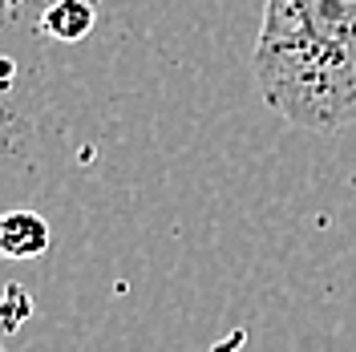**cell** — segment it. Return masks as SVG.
<instances>
[{
	"label": "cell",
	"instance_id": "cell-2",
	"mask_svg": "<svg viewBox=\"0 0 356 352\" xmlns=\"http://www.w3.org/2000/svg\"><path fill=\"white\" fill-rule=\"evenodd\" d=\"M49 219L37 211H4L0 215V259H37L49 251Z\"/></svg>",
	"mask_w": 356,
	"mask_h": 352
},
{
	"label": "cell",
	"instance_id": "cell-1",
	"mask_svg": "<svg viewBox=\"0 0 356 352\" xmlns=\"http://www.w3.org/2000/svg\"><path fill=\"white\" fill-rule=\"evenodd\" d=\"M251 73L291 126H356V0H264Z\"/></svg>",
	"mask_w": 356,
	"mask_h": 352
},
{
	"label": "cell",
	"instance_id": "cell-3",
	"mask_svg": "<svg viewBox=\"0 0 356 352\" xmlns=\"http://www.w3.org/2000/svg\"><path fill=\"white\" fill-rule=\"evenodd\" d=\"M93 21H97L93 0H53L41 13L44 37H53V41H61V45L86 41L89 33H93Z\"/></svg>",
	"mask_w": 356,
	"mask_h": 352
}]
</instances>
